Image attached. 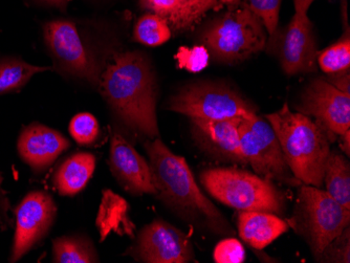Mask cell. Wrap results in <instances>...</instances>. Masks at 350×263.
I'll use <instances>...</instances> for the list:
<instances>
[{
	"label": "cell",
	"instance_id": "1",
	"mask_svg": "<svg viewBox=\"0 0 350 263\" xmlns=\"http://www.w3.org/2000/svg\"><path fill=\"white\" fill-rule=\"evenodd\" d=\"M102 96L129 130L159 137L157 84L148 59L139 52L120 53L102 72Z\"/></svg>",
	"mask_w": 350,
	"mask_h": 263
},
{
	"label": "cell",
	"instance_id": "2",
	"mask_svg": "<svg viewBox=\"0 0 350 263\" xmlns=\"http://www.w3.org/2000/svg\"><path fill=\"white\" fill-rule=\"evenodd\" d=\"M145 149L149 156L157 195L186 221L202 223L217 234H233L217 208L202 193L187 161L176 156L160 137L147 140Z\"/></svg>",
	"mask_w": 350,
	"mask_h": 263
},
{
	"label": "cell",
	"instance_id": "3",
	"mask_svg": "<svg viewBox=\"0 0 350 263\" xmlns=\"http://www.w3.org/2000/svg\"><path fill=\"white\" fill-rule=\"evenodd\" d=\"M275 131L283 156L295 178L314 187L323 186L324 166L335 137L319 122L301 113H293L285 103L267 115Z\"/></svg>",
	"mask_w": 350,
	"mask_h": 263
},
{
	"label": "cell",
	"instance_id": "4",
	"mask_svg": "<svg viewBox=\"0 0 350 263\" xmlns=\"http://www.w3.org/2000/svg\"><path fill=\"white\" fill-rule=\"evenodd\" d=\"M204 189L224 205L239 211H261L282 215L284 194L272 180L234 168L206 169L200 174Z\"/></svg>",
	"mask_w": 350,
	"mask_h": 263
},
{
	"label": "cell",
	"instance_id": "5",
	"mask_svg": "<svg viewBox=\"0 0 350 263\" xmlns=\"http://www.w3.org/2000/svg\"><path fill=\"white\" fill-rule=\"evenodd\" d=\"M265 25L247 3L230 9L204 27V48L218 62L234 64L260 52L267 44Z\"/></svg>",
	"mask_w": 350,
	"mask_h": 263
},
{
	"label": "cell",
	"instance_id": "6",
	"mask_svg": "<svg viewBox=\"0 0 350 263\" xmlns=\"http://www.w3.org/2000/svg\"><path fill=\"white\" fill-rule=\"evenodd\" d=\"M290 227L306 239L312 255L319 260L324 249L349 227L350 209L320 188L301 184Z\"/></svg>",
	"mask_w": 350,
	"mask_h": 263
},
{
	"label": "cell",
	"instance_id": "7",
	"mask_svg": "<svg viewBox=\"0 0 350 263\" xmlns=\"http://www.w3.org/2000/svg\"><path fill=\"white\" fill-rule=\"evenodd\" d=\"M238 131L243 156L257 176L292 186L302 184L285 162L278 139L269 122L254 113L241 117Z\"/></svg>",
	"mask_w": 350,
	"mask_h": 263
},
{
	"label": "cell",
	"instance_id": "8",
	"mask_svg": "<svg viewBox=\"0 0 350 263\" xmlns=\"http://www.w3.org/2000/svg\"><path fill=\"white\" fill-rule=\"evenodd\" d=\"M169 109L202 120L236 119L256 113L253 106L231 88L204 82L178 90L169 101Z\"/></svg>",
	"mask_w": 350,
	"mask_h": 263
},
{
	"label": "cell",
	"instance_id": "9",
	"mask_svg": "<svg viewBox=\"0 0 350 263\" xmlns=\"http://www.w3.org/2000/svg\"><path fill=\"white\" fill-rule=\"evenodd\" d=\"M45 44L58 62L59 68L92 85H99L101 70L94 55L88 50L78 27L72 21L56 19L43 27Z\"/></svg>",
	"mask_w": 350,
	"mask_h": 263
},
{
	"label": "cell",
	"instance_id": "10",
	"mask_svg": "<svg viewBox=\"0 0 350 263\" xmlns=\"http://www.w3.org/2000/svg\"><path fill=\"white\" fill-rule=\"evenodd\" d=\"M129 255L149 263H186L194 259L190 238L170 223L155 219L139 232Z\"/></svg>",
	"mask_w": 350,
	"mask_h": 263
},
{
	"label": "cell",
	"instance_id": "11",
	"mask_svg": "<svg viewBox=\"0 0 350 263\" xmlns=\"http://www.w3.org/2000/svg\"><path fill=\"white\" fill-rule=\"evenodd\" d=\"M277 50L283 72L288 76L317 70L316 37L308 14L294 13L288 27L269 43Z\"/></svg>",
	"mask_w": 350,
	"mask_h": 263
},
{
	"label": "cell",
	"instance_id": "12",
	"mask_svg": "<svg viewBox=\"0 0 350 263\" xmlns=\"http://www.w3.org/2000/svg\"><path fill=\"white\" fill-rule=\"evenodd\" d=\"M299 113L319 122L335 135L350 130V95L337 89L326 79L317 78L301 96Z\"/></svg>",
	"mask_w": 350,
	"mask_h": 263
},
{
	"label": "cell",
	"instance_id": "13",
	"mask_svg": "<svg viewBox=\"0 0 350 263\" xmlns=\"http://www.w3.org/2000/svg\"><path fill=\"white\" fill-rule=\"evenodd\" d=\"M56 212L54 199L45 192H31L23 198L16 210L11 262L23 258L47 234L54 223Z\"/></svg>",
	"mask_w": 350,
	"mask_h": 263
},
{
	"label": "cell",
	"instance_id": "14",
	"mask_svg": "<svg viewBox=\"0 0 350 263\" xmlns=\"http://www.w3.org/2000/svg\"><path fill=\"white\" fill-rule=\"evenodd\" d=\"M241 119H191L192 135L196 145L220 162L247 165L241 150L238 131Z\"/></svg>",
	"mask_w": 350,
	"mask_h": 263
},
{
	"label": "cell",
	"instance_id": "15",
	"mask_svg": "<svg viewBox=\"0 0 350 263\" xmlns=\"http://www.w3.org/2000/svg\"><path fill=\"white\" fill-rule=\"evenodd\" d=\"M110 170L122 187L133 195H157L150 165L119 133L110 142Z\"/></svg>",
	"mask_w": 350,
	"mask_h": 263
},
{
	"label": "cell",
	"instance_id": "16",
	"mask_svg": "<svg viewBox=\"0 0 350 263\" xmlns=\"http://www.w3.org/2000/svg\"><path fill=\"white\" fill-rule=\"evenodd\" d=\"M17 147L23 162L35 171H43L70 148V143L59 131L33 123L21 133Z\"/></svg>",
	"mask_w": 350,
	"mask_h": 263
},
{
	"label": "cell",
	"instance_id": "17",
	"mask_svg": "<svg viewBox=\"0 0 350 263\" xmlns=\"http://www.w3.org/2000/svg\"><path fill=\"white\" fill-rule=\"evenodd\" d=\"M290 225L279 215L269 212L241 211L238 215V232L245 243L256 250H262L283 233Z\"/></svg>",
	"mask_w": 350,
	"mask_h": 263
},
{
	"label": "cell",
	"instance_id": "18",
	"mask_svg": "<svg viewBox=\"0 0 350 263\" xmlns=\"http://www.w3.org/2000/svg\"><path fill=\"white\" fill-rule=\"evenodd\" d=\"M96 169V158L90 152H77L60 165L53 182L61 195L80 193L90 182Z\"/></svg>",
	"mask_w": 350,
	"mask_h": 263
},
{
	"label": "cell",
	"instance_id": "19",
	"mask_svg": "<svg viewBox=\"0 0 350 263\" xmlns=\"http://www.w3.org/2000/svg\"><path fill=\"white\" fill-rule=\"evenodd\" d=\"M129 204L124 198L110 190L104 191L97 217L98 229L102 240L107 237L110 232L133 236L135 225L129 219Z\"/></svg>",
	"mask_w": 350,
	"mask_h": 263
},
{
	"label": "cell",
	"instance_id": "20",
	"mask_svg": "<svg viewBox=\"0 0 350 263\" xmlns=\"http://www.w3.org/2000/svg\"><path fill=\"white\" fill-rule=\"evenodd\" d=\"M323 184L326 192L338 203L350 209V164L338 151H330L324 166Z\"/></svg>",
	"mask_w": 350,
	"mask_h": 263
},
{
	"label": "cell",
	"instance_id": "21",
	"mask_svg": "<svg viewBox=\"0 0 350 263\" xmlns=\"http://www.w3.org/2000/svg\"><path fill=\"white\" fill-rule=\"evenodd\" d=\"M53 260L59 263L98 262L94 243L85 236H63L53 243Z\"/></svg>",
	"mask_w": 350,
	"mask_h": 263
},
{
	"label": "cell",
	"instance_id": "22",
	"mask_svg": "<svg viewBox=\"0 0 350 263\" xmlns=\"http://www.w3.org/2000/svg\"><path fill=\"white\" fill-rule=\"evenodd\" d=\"M50 68L33 66L19 59L0 61V95L21 89L35 74L46 72Z\"/></svg>",
	"mask_w": 350,
	"mask_h": 263
},
{
	"label": "cell",
	"instance_id": "23",
	"mask_svg": "<svg viewBox=\"0 0 350 263\" xmlns=\"http://www.w3.org/2000/svg\"><path fill=\"white\" fill-rule=\"evenodd\" d=\"M172 36V29L168 23L157 14L149 12L139 17L135 23V40L147 46H160Z\"/></svg>",
	"mask_w": 350,
	"mask_h": 263
},
{
	"label": "cell",
	"instance_id": "24",
	"mask_svg": "<svg viewBox=\"0 0 350 263\" xmlns=\"http://www.w3.org/2000/svg\"><path fill=\"white\" fill-rule=\"evenodd\" d=\"M180 17L185 32L194 29L211 11L231 5L234 0H168Z\"/></svg>",
	"mask_w": 350,
	"mask_h": 263
},
{
	"label": "cell",
	"instance_id": "25",
	"mask_svg": "<svg viewBox=\"0 0 350 263\" xmlns=\"http://www.w3.org/2000/svg\"><path fill=\"white\" fill-rule=\"evenodd\" d=\"M350 32L345 27V34L341 39L318 53L317 64L327 74L347 72L350 68Z\"/></svg>",
	"mask_w": 350,
	"mask_h": 263
},
{
	"label": "cell",
	"instance_id": "26",
	"mask_svg": "<svg viewBox=\"0 0 350 263\" xmlns=\"http://www.w3.org/2000/svg\"><path fill=\"white\" fill-rule=\"evenodd\" d=\"M70 133L79 145L88 146L99 139V123L92 113H78L70 121Z\"/></svg>",
	"mask_w": 350,
	"mask_h": 263
},
{
	"label": "cell",
	"instance_id": "27",
	"mask_svg": "<svg viewBox=\"0 0 350 263\" xmlns=\"http://www.w3.org/2000/svg\"><path fill=\"white\" fill-rule=\"evenodd\" d=\"M281 1L282 0H245L250 9L262 21L269 33V41L277 34Z\"/></svg>",
	"mask_w": 350,
	"mask_h": 263
},
{
	"label": "cell",
	"instance_id": "28",
	"mask_svg": "<svg viewBox=\"0 0 350 263\" xmlns=\"http://www.w3.org/2000/svg\"><path fill=\"white\" fill-rule=\"evenodd\" d=\"M175 59L178 61V68L191 72H198L209 66L210 54L204 45L180 48Z\"/></svg>",
	"mask_w": 350,
	"mask_h": 263
},
{
	"label": "cell",
	"instance_id": "29",
	"mask_svg": "<svg viewBox=\"0 0 350 263\" xmlns=\"http://www.w3.org/2000/svg\"><path fill=\"white\" fill-rule=\"evenodd\" d=\"M319 262H350V229L346 227L339 236L328 243L324 249Z\"/></svg>",
	"mask_w": 350,
	"mask_h": 263
},
{
	"label": "cell",
	"instance_id": "30",
	"mask_svg": "<svg viewBox=\"0 0 350 263\" xmlns=\"http://www.w3.org/2000/svg\"><path fill=\"white\" fill-rule=\"evenodd\" d=\"M214 260L217 263H241L245 259V247L235 238H226L216 245Z\"/></svg>",
	"mask_w": 350,
	"mask_h": 263
},
{
	"label": "cell",
	"instance_id": "31",
	"mask_svg": "<svg viewBox=\"0 0 350 263\" xmlns=\"http://www.w3.org/2000/svg\"><path fill=\"white\" fill-rule=\"evenodd\" d=\"M332 85L335 86L337 89L345 92L350 95V74L349 70L347 72H339V74H329L326 78Z\"/></svg>",
	"mask_w": 350,
	"mask_h": 263
},
{
	"label": "cell",
	"instance_id": "32",
	"mask_svg": "<svg viewBox=\"0 0 350 263\" xmlns=\"http://www.w3.org/2000/svg\"><path fill=\"white\" fill-rule=\"evenodd\" d=\"M314 0H294L295 13L308 14Z\"/></svg>",
	"mask_w": 350,
	"mask_h": 263
},
{
	"label": "cell",
	"instance_id": "33",
	"mask_svg": "<svg viewBox=\"0 0 350 263\" xmlns=\"http://www.w3.org/2000/svg\"><path fill=\"white\" fill-rule=\"evenodd\" d=\"M340 137V146H341L342 151L345 152L346 156H349L350 154V130L346 131L343 135H339Z\"/></svg>",
	"mask_w": 350,
	"mask_h": 263
},
{
	"label": "cell",
	"instance_id": "34",
	"mask_svg": "<svg viewBox=\"0 0 350 263\" xmlns=\"http://www.w3.org/2000/svg\"><path fill=\"white\" fill-rule=\"evenodd\" d=\"M42 1L55 5V7L60 8V9L66 10L70 0H42Z\"/></svg>",
	"mask_w": 350,
	"mask_h": 263
},
{
	"label": "cell",
	"instance_id": "35",
	"mask_svg": "<svg viewBox=\"0 0 350 263\" xmlns=\"http://www.w3.org/2000/svg\"><path fill=\"white\" fill-rule=\"evenodd\" d=\"M342 17H343L344 25L348 27L347 17V0H341Z\"/></svg>",
	"mask_w": 350,
	"mask_h": 263
}]
</instances>
